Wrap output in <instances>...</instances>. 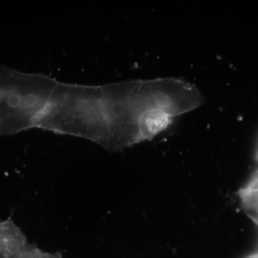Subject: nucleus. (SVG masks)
Listing matches in <instances>:
<instances>
[{
    "label": "nucleus",
    "instance_id": "nucleus-5",
    "mask_svg": "<svg viewBox=\"0 0 258 258\" xmlns=\"http://www.w3.org/2000/svg\"><path fill=\"white\" fill-rule=\"evenodd\" d=\"M42 258H62V256L60 252H55V253L43 252V253H42Z\"/></svg>",
    "mask_w": 258,
    "mask_h": 258
},
{
    "label": "nucleus",
    "instance_id": "nucleus-3",
    "mask_svg": "<svg viewBox=\"0 0 258 258\" xmlns=\"http://www.w3.org/2000/svg\"><path fill=\"white\" fill-rule=\"evenodd\" d=\"M242 208L258 225V168L248 184L240 191Z\"/></svg>",
    "mask_w": 258,
    "mask_h": 258
},
{
    "label": "nucleus",
    "instance_id": "nucleus-2",
    "mask_svg": "<svg viewBox=\"0 0 258 258\" xmlns=\"http://www.w3.org/2000/svg\"><path fill=\"white\" fill-rule=\"evenodd\" d=\"M28 244L26 236L11 217L0 220V258H14Z\"/></svg>",
    "mask_w": 258,
    "mask_h": 258
},
{
    "label": "nucleus",
    "instance_id": "nucleus-1",
    "mask_svg": "<svg viewBox=\"0 0 258 258\" xmlns=\"http://www.w3.org/2000/svg\"><path fill=\"white\" fill-rule=\"evenodd\" d=\"M109 95L106 146L113 149L152 139L204 101L194 85L174 78L121 85Z\"/></svg>",
    "mask_w": 258,
    "mask_h": 258
},
{
    "label": "nucleus",
    "instance_id": "nucleus-4",
    "mask_svg": "<svg viewBox=\"0 0 258 258\" xmlns=\"http://www.w3.org/2000/svg\"><path fill=\"white\" fill-rule=\"evenodd\" d=\"M41 249L33 244H28L14 258H42Z\"/></svg>",
    "mask_w": 258,
    "mask_h": 258
}]
</instances>
